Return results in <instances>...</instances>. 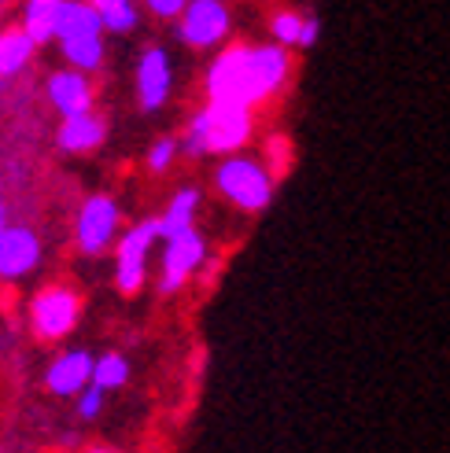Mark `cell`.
Segmentation results:
<instances>
[{"label":"cell","mask_w":450,"mask_h":453,"mask_svg":"<svg viewBox=\"0 0 450 453\" xmlns=\"http://www.w3.org/2000/svg\"><path fill=\"white\" fill-rule=\"evenodd\" d=\"M288 52L281 44H262V49H247V44H233L218 56V63L207 74V93L211 104H229V107H247L277 93L281 81L288 78Z\"/></svg>","instance_id":"obj_1"},{"label":"cell","mask_w":450,"mask_h":453,"mask_svg":"<svg viewBox=\"0 0 450 453\" xmlns=\"http://www.w3.org/2000/svg\"><path fill=\"white\" fill-rule=\"evenodd\" d=\"M247 137H252V111L229 104H207L185 133V151L189 155L237 151L247 144Z\"/></svg>","instance_id":"obj_2"},{"label":"cell","mask_w":450,"mask_h":453,"mask_svg":"<svg viewBox=\"0 0 450 453\" xmlns=\"http://www.w3.org/2000/svg\"><path fill=\"white\" fill-rule=\"evenodd\" d=\"M218 192L233 199L240 211H266L269 196H274V177H269L252 158H225L214 173Z\"/></svg>","instance_id":"obj_3"},{"label":"cell","mask_w":450,"mask_h":453,"mask_svg":"<svg viewBox=\"0 0 450 453\" xmlns=\"http://www.w3.org/2000/svg\"><path fill=\"white\" fill-rule=\"evenodd\" d=\"M30 321L41 339H63L78 321V296L71 288H44L30 306Z\"/></svg>","instance_id":"obj_4"},{"label":"cell","mask_w":450,"mask_h":453,"mask_svg":"<svg viewBox=\"0 0 450 453\" xmlns=\"http://www.w3.org/2000/svg\"><path fill=\"white\" fill-rule=\"evenodd\" d=\"M207 255V243L196 229H185L167 240V255H163V280H159V291L163 296H174L182 288Z\"/></svg>","instance_id":"obj_5"},{"label":"cell","mask_w":450,"mask_h":453,"mask_svg":"<svg viewBox=\"0 0 450 453\" xmlns=\"http://www.w3.org/2000/svg\"><path fill=\"white\" fill-rule=\"evenodd\" d=\"M151 240H159V225L144 221V225H137V229H129L126 240L119 243L115 284H119V291H126V296L141 291V284H144V258H148Z\"/></svg>","instance_id":"obj_6"},{"label":"cell","mask_w":450,"mask_h":453,"mask_svg":"<svg viewBox=\"0 0 450 453\" xmlns=\"http://www.w3.org/2000/svg\"><path fill=\"white\" fill-rule=\"evenodd\" d=\"M115 229H119L115 199H107V196L85 199V207L78 214V247H81V251L85 255H100L104 247L115 240Z\"/></svg>","instance_id":"obj_7"},{"label":"cell","mask_w":450,"mask_h":453,"mask_svg":"<svg viewBox=\"0 0 450 453\" xmlns=\"http://www.w3.org/2000/svg\"><path fill=\"white\" fill-rule=\"evenodd\" d=\"M229 34V12L218 0H192L182 12V37L196 49H211Z\"/></svg>","instance_id":"obj_8"},{"label":"cell","mask_w":450,"mask_h":453,"mask_svg":"<svg viewBox=\"0 0 450 453\" xmlns=\"http://www.w3.org/2000/svg\"><path fill=\"white\" fill-rule=\"evenodd\" d=\"M41 258V243L30 229H4L0 233V277L15 280L27 277Z\"/></svg>","instance_id":"obj_9"},{"label":"cell","mask_w":450,"mask_h":453,"mask_svg":"<svg viewBox=\"0 0 450 453\" xmlns=\"http://www.w3.org/2000/svg\"><path fill=\"white\" fill-rule=\"evenodd\" d=\"M137 93H141V107L144 111H155V107L167 104V93H170V59H167L163 49H148L141 56Z\"/></svg>","instance_id":"obj_10"},{"label":"cell","mask_w":450,"mask_h":453,"mask_svg":"<svg viewBox=\"0 0 450 453\" xmlns=\"http://www.w3.org/2000/svg\"><path fill=\"white\" fill-rule=\"evenodd\" d=\"M89 376H93V357H89L85 350H71V354H63V357L52 361V369H49V376H44V383H49L52 395L71 398V395L89 388Z\"/></svg>","instance_id":"obj_11"},{"label":"cell","mask_w":450,"mask_h":453,"mask_svg":"<svg viewBox=\"0 0 450 453\" xmlns=\"http://www.w3.org/2000/svg\"><path fill=\"white\" fill-rule=\"evenodd\" d=\"M49 96H52V104H56V111L63 119L85 115V111L93 107V88H89L81 71H59V74H52Z\"/></svg>","instance_id":"obj_12"},{"label":"cell","mask_w":450,"mask_h":453,"mask_svg":"<svg viewBox=\"0 0 450 453\" xmlns=\"http://www.w3.org/2000/svg\"><path fill=\"white\" fill-rule=\"evenodd\" d=\"M104 30L100 12L89 4V0H63L59 15H56V37L71 41V37H93Z\"/></svg>","instance_id":"obj_13"},{"label":"cell","mask_w":450,"mask_h":453,"mask_svg":"<svg viewBox=\"0 0 450 453\" xmlns=\"http://www.w3.org/2000/svg\"><path fill=\"white\" fill-rule=\"evenodd\" d=\"M104 122L93 115V111H85V115H71L63 126H59V148L63 151H93L100 141H104Z\"/></svg>","instance_id":"obj_14"},{"label":"cell","mask_w":450,"mask_h":453,"mask_svg":"<svg viewBox=\"0 0 450 453\" xmlns=\"http://www.w3.org/2000/svg\"><path fill=\"white\" fill-rule=\"evenodd\" d=\"M63 0H27L22 8V30L34 44H44L56 37V15H59Z\"/></svg>","instance_id":"obj_15"},{"label":"cell","mask_w":450,"mask_h":453,"mask_svg":"<svg viewBox=\"0 0 450 453\" xmlns=\"http://www.w3.org/2000/svg\"><path fill=\"white\" fill-rule=\"evenodd\" d=\"M196 207H199V192H196V188H182V192H177V196L170 199L167 214H163L159 221H155V225H159V236H163V240H170V236H177V233L192 229Z\"/></svg>","instance_id":"obj_16"},{"label":"cell","mask_w":450,"mask_h":453,"mask_svg":"<svg viewBox=\"0 0 450 453\" xmlns=\"http://www.w3.org/2000/svg\"><path fill=\"white\" fill-rule=\"evenodd\" d=\"M37 44L27 37V30H4L0 34V78L8 74H19L22 66L30 63Z\"/></svg>","instance_id":"obj_17"},{"label":"cell","mask_w":450,"mask_h":453,"mask_svg":"<svg viewBox=\"0 0 450 453\" xmlns=\"http://www.w3.org/2000/svg\"><path fill=\"white\" fill-rule=\"evenodd\" d=\"M126 380H129V365H126L122 354H104V357L93 361V376H89V383H93V388H100L104 395L115 391V388H122Z\"/></svg>","instance_id":"obj_18"},{"label":"cell","mask_w":450,"mask_h":453,"mask_svg":"<svg viewBox=\"0 0 450 453\" xmlns=\"http://www.w3.org/2000/svg\"><path fill=\"white\" fill-rule=\"evenodd\" d=\"M63 56L71 59L78 71H93V66H100V59H104V41H100V34L71 37V41H63Z\"/></svg>","instance_id":"obj_19"},{"label":"cell","mask_w":450,"mask_h":453,"mask_svg":"<svg viewBox=\"0 0 450 453\" xmlns=\"http://www.w3.org/2000/svg\"><path fill=\"white\" fill-rule=\"evenodd\" d=\"M274 37H277V44L281 49H288V44H296L299 41V30H303V15H296V12H281V15H274Z\"/></svg>","instance_id":"obj_20"},{"label":"cell","mask_w":450,"mask_h":453,"mask_svg":"<svg viewBox=\"0 0 450 453\" xmlns=\"http://www.w3.org/2000/svg\"><path fill=\"white\" fill-rule=\"evenodd\" d=\"M100 22H104V30H111V34H129L133 27H137V12H133V4H122V8L104 12Z\"/></svg>","instance_id":"obj_21"},{"label":"cell","mask_w":450,"mask_h":453,"mask_svg":"<svg viewBox=\"0 0 450 453\" xmlns=\"http://www.w3.org/2000/svg\"><path fill=\"white\" fill-rule=\"evenodd\" d=\"M100 410H104V391H100V388H93V383H89L85 391H78V413H81L85 420H93Z\"/></svg>","instance_id":"obj_22"},{"label":"cell","mask_w":450,"mask_h":453,"mask_svg":"<svg viewBox=\"0 0 450 453\" xmlns=\"http://www.w3.org/2000/svg\"><path fill=\"white\" fill-rule=\"evenodd\" d=\"M174 151H177V144L174 141H159L151 151H148V166L155 170V173H163L170 163H174Z\"/></svg>","instance_id":"obj_23"},{"label":"cell","mask_w":450,"mask_h":453,"mask_svg":"<svg viewBox=\"0 0 450 453\" xmlns=\"http://www.w3.org/2000/svg\"><path fill=\"white\" fill-rule=\"evenodd\" d=\"M144 4L155 12V15H163V19H174V15H182L189 0H144Z\"/></svg>","instance_id":"obj_24"},{"label":"cell","mask_w":450,"mask_h":453,"mask_svg":"<svg viewBox=\"0 0 450 453\" xmlns=\"http://www.w3.org/2000/svg\"><path fill=\"white\" fill-rule=\"evenodd\" d=\"M318 34H322V27H318V19H303V30H299V49H310V44H318Z\"/></svg>","instance_id":"obj_25"},{"label":"cell","mask_w":450,"mask_h":453,"mask_svg":"<svg viewBox=\"0 0 450 453\" xmlns=\"http://www.w3.org/2000/svg\"><path fill=\"white\" fill-rule=\"evenodd\" d=\"M89 4H93V8L104 15V12H111V8H122V4H129V0H89Z\"/></svg>","instance_id":"obj_26"},{"label":"cell","mask_w":450,"mask_h":453,"mask_svg":"<svg viewBox=\"0 0 450 453\" xmlns=\"http://www.w3.org/2000/svg\"><path fill=\"white\" fill-rule=\"evenodd\" d=\"M8 229V221H4V203H0V233Z\"/></svg>","instance_id":"obj_27"},{"label":"cell","mask_w":450,"mask_h":453,"mask_svg":"<svg viewBox=\"0 0 450 453\" xmlns=\"http://www.w3.org/2000/svg\"><path fill=\"white\" fill-rule=\"evenodd\" d=\"M93 453H111V449H93Z\"/></svg>","instance_id":"obj_28"},{"label":"cell","mask_w":450,"mask_h":453,"mask_svg":"<svg viewBox=\"0 0 450 453\" xmlns=\"http://www.w3.org/2000/svg\"><path fill=\"white\" fill-rule=\"evenodd\" d=\"M0 4H4V0H0Z\"/></svg>","instance_id":"obj_29"}]
</instances>
